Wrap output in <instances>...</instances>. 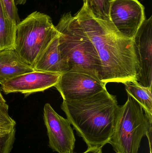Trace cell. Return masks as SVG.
I'll list each match as a JSON object with an SVG mask.
<instances>
[{
	"label": "cell",
	"mask_w": 152,
	"mask_h": 153,
	"mask_svg": "<svg viewBox=\"0 0 152 153\" xmlns=\"http://www.w3.org/2000/svg\"><path fill=\"white\" fill-rule=\"evenodd\" d=\"M61 74L34 71L6 81L1 85V88L5 94L19 92L26 97L31 94L44 91L55 86Z\"/></svg>",
	"instance_id": "10"
},
{
	"label": "cell",
	"mask_w": 152,
	"mask_h": 153,
	"mask_svg": "<svg viewBox=\"0 0 152 153\" xmlns=\"http://www.w3.org/2000/svg\"><path fill=\"white\" fill-rule=\"evenodd\" d=\"M106 84L92 72L71 69L61 74L54 87L63 100H76L88 98L105 90Z\"/></svg>",
	"instance_id": "6"
},
{
	"label": "cell",
	"mask_w": 152,
	"mask_h": 153,
	"mask_svg": "<svg viewBox=\"0 0 152 153\" xmlns=\"http://www.w3.org/2000/svg\"><path fill=\"white\" fill-rule=\"evenodd\" d=\"M27 0H14V3L15 5H21V4H24L26 2Z\"/></svg>",
	"instance_id": "21"
},
{
	"label": "cell",
	"mask_w": 152,
	"mask_h": 153,
	"mask_svg": "<svg viewBox=\"0 0 152 153\" xmlns=\"http://www.w3.org/2000/svg\"><path fill=\"white\" fill-rule=\"evenodd\" d=\"M2 1L10 18L18 24L20 22V19L14 0H2Z\"/></svg>",
	"instance_id": "18"
},
{
	"label": "cell",
	"mask_w": 152,
	"mask_h": 153,
	"mask_svg": "<svg viewBox=\"0 0 152 153\" xmlns=\"http://www.w3.org/2000/svg\"><path fill=\"white\" fill-rule=\"evenodd\" d=\"M133 40L139 63L137 81L143 86L152 89V16L144 21Z\"/></svg>",
	"instance_id": "9"
},
{
	"label": "cell",
	"mask_w": 152,
	"mask_h": 153,
	"mask_svg": "<svg viewBox=\"0 0 152 153\" xmlns=\"http://www.w3.org/2000/svg\"><path fill=\"white\" fill-rule=\"evenodd\" d=\"M120 107L107 89L85 99L63 100L61 108L77 134L88 147L109 143Z\"/></svg>",
	"instance_id": "2"
},
{
	"label": "cell",
	"mask_w": 152,
	"mask_h": 153,
	"mask_svg": "<svg viewBox=\"0 0 152 153\" xmlns=\"http://www.w3.org/2000/svg\"><path fill=\"white\" fill-rule=\"evenodd\" d=\"M109 21L125 36L133 39L146 19L145 7L138 0H109Z\"/></svg>",
	"instance_id": "7"
},
{
	"label": "cell",
	"mask_w": 152,
	"mask_h": 153,
	"mask_svg": "<svg viewBox=\"0 0 152 153\" xmlns=\"http://www.w3.org/2000/svg\"><path fill=\"white\" fill-rule=\"evenodd\" d=\"M43 117L50 148L58 153H74L76 138L68 120L59 115L48 103L44 107Z\"/></svg>",
	"instance_id": "8"
},
{
	"label": "cell",
	"mask_w": 152,
	"mask_h": 153,
	"mask_svg": "<svg viewBox=\"0 0 152 153\" xmlns=\"http://www.w3.org/2000/svg\"><path fill=\"white\" fill-rule=\"evenodd\" d=\"M0 103H6V101L5 99L4 98L3 96L2 95L0 92Z\"/></svg>",
	"instance_id": "22"
},
{
	"label": "cell",
	"mask_w": 152,
	"mask_h": 153,
	"mask_svg": "<svg viewBox=\"0 0 152 153\" xmlns=\"http://www.w3.org/2000/svg\"><path fill=\"white\" fill-rule=\"evenodd\" d=\"M88 4L92 11L97 17L109 21L108 0H88Z\"/></svg>",
	"instance_id": "15"
},
{
	"label": "cell",
	"mask_w": 152,
	"mask_h": 153,
	"mask_svg": "<svg viewBox=\"0 0 152 153\" xmlns=\"http://www.w3.org/2000/svg\"><path fill=\"white\" fill-rule=\"evenodd\" d=\"M7 128L3 127L0 126V134H3V133H6V132H8L10 130L12 129V128Z\"/></svg>",
	"instance_id": "20"
},
{
	"label": "cell",
	"mask_w": 152,
	"mask_h": 153,
	"mask_svg": "<svg viewBox=\"0 0 152 153\" xmlns=\"http://www.w3.org/2000/svg\"><path fill=\"white\" fill-rule=\"evenodd\" d=\"M59 45L69 70L83 69L95 74L100 78L101 65L97 51L78 21L70 12L65 13L56 26Z\"/></svg>",
	"instance_id": "3"
},
{
	"label": "cell",
	"mask_w": 152,
	"mask_h": 153,
	"mask_svg": "<svg viewBox=\"0 0 152 153\" xmlns=\"http://www.w3.org/2000/svg\"><path fill=\"white\" fill-rule=\"evenodd\" d=\"M59 36L54 39L40 56L33 66L35 71L62 74L69 70L68 62L60 49Z\"/></svg>",
	"instance_id": "11"
},
{
	"label": "cell",
	"mask_w": 152,
	"mask_h": 153,
	"mask_svg": "<svg viewBox=\"0 0 152 153\" xmlns=\"http://www.w3.org/2000/svg\"><path fill=\"white\" fill-rule=\"evenodd\" d=\"M14 49L0 51V84L16 76L34 71Z\"/></svg>",
	"instance_id": "12"
},
{
	"label": "cell",
	"mask_w": 152,
	"mask_h": 153,
	"mask_svg": "<svg viewBox=\"0 0 152 153\" xmlns=\"http://www.w3.org/2000/svg\"><path fill=\"white\" fill-rule=\"evenodd\" d=\"M59 34L49 15L34 12L17 24L14 49L33 68L43 51Z\"/></svg>",
	"instance_id": "5"
},
{
	"label": "cell",
	"mask_w": 152,
	"mask_h": 153,
	"mask_svg": "<svg viewBox=\"0 0 152 153\" xmlns=\"http://www.w3.org/2000/svg\"><path fill=\"white\" fill-rule=\"evenodd\" d=\"M15 128L0 134V153H10L15 140Z\"/></svg>",
	"instance_id": "16"
},
{
	"label": "cell",
	"mask_w": 152,
	"mask_h": 153,
	"mask_svg": "<svg viewBox=\"0 0 152 153\" xmlns=\"http://www.w3.org/2000/svg\"><path fill=\"white\" fill-rule=\"evenodd\" d=\"M17 24L9 17L0 0V51L14 49Z\"/></svg>",
	"instance_id": "13"
},
{
	"label": "cell",
	"mask_w": 152,
	"mask_h": 153,
	"mask_svg": "<svg viewBox=\"0 0 152 153\" xmlns=\"http://www.w3.org/2000/svg\"><path fill=\"white\" fill-rule=\"evenodd\" d=\"M101 147H88L87 150L83 153H103Z\"/></svg>",
	"instance_id": "19"
},
{
	"label": "cell",
	"mask_w": 152,
	"mask_h": 153,
	"mask_svg": "<svg viewBox=\"0 0 152 153\" xmlns=\"http://www.w3.org/2000/svg\"><path fill=\"white\" fill-rule=\"evenodd\" d=\"M128 96L126 103L119 109L109 144L116 153H138L143 137H147L151 153L152 120L142 106Z\"/></svg>",
	"instance_id": "4"
},
{
	"label": "cell",
	"mask_w": 152,
	"mask_h": 153,
	"mask_svg": "<svg viewBox=\"0 0 152 153\" xmlns=\"http://www.w3.org/2000/svg\"><path fill=\"white\" fill-rule=\"evenodd\" d=\"M15 126L16 122L9 115L8 104L0 103V126L12 128Z\"/></svg>",
	"instance_id": "17"
},
{
	"label": "cell",
	"mask_w": 152,
	"mask_h": 153,
	"mask_svg": "<svg viewBox=\"0 0 152 153\" xmlns=\"http://www.w3.org/2000/svg\"><path fill=\"white\" fill-rule=\"evenodd\" d=\"M75 16L97 51L101 65L100 79L106 84L137 81L139 63L133 39L109 21L97 17L88 3H84Z\"/></svg>",
	"instance_id": "1"
},
{
	"label": "cell",
	"mask_w": 152,
	"mask_h": 153,
	"mask_svg": "<svg viewBox=\"0 0 152 153\" xmlns=\"http://www.w3.org/2000/svg\"><path fill=\"white\" fill-rule=\"evenodd\" d=\"M128 95H130L142 106L146 116L152 120V89L145 87L137 81L125 84Z\"/></svg>",
	"instance_id": "14"
}]
</instances>
